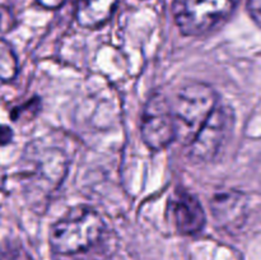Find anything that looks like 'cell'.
Returning a JSON list of instances; mask_svg holds the SVG:
<instances>
[{
  "mask_svg": "<svg viewBox=\"0 0 261 260\" xmlns=\"http://www.w3.org/2000/svg\"><path fill=\"white\" fill-rule=\"evenodd\" d=\"M218 103V94L209 84L190 82L181 87L171 102L177 138L189 144Z\"/></svg>",
  "mask_w": 261,
  "mask_h": 260,
  "instance_id": "obj_2",
  "label": "cell"
},
{
  "mask_svg": "<svg viewBox=\"0 0 261 260\" xmlns=\"http://www.w3.org/2000/svg\"><path fill=\"white\" fill-rule=\"evenodd\" d=\"M18 71V61L12 46L4 40H0V79L12 81Z\"/></svg>",
  "mask_w": 261,
  "mask_h": 260,
  "instance_id": "obj_10",
  "label": "cell"
},
{
  "mask_svg": "<svg viewBox=\"0 0 261 260\" xmlns=\"http://www.w3.org/2000/svg\"><path fill=\"white\" fill-rule=\"evenodd\" d=\"M41 109V99L37 98V97H33L30 101L23 103L22 106H18L15 109H13L12 114H10V117H12L13 121H17L18 119L24 116L25 114L31 115V116H35Z\"/></svg>",
  "mask_w": 261,
  "mask_h": 260,
  "instance_id": "obj_11",
  "label": "cell"
},
{
  "mask_svg": "<svg viewBox=\"0 0 261 260\" xmlns=\"http://www.w3.org/2000/svg\"><path fill=\"white\" fill-rule=\"evenodd\" d=\"M105 222L94 209L86 205L71 208L50 229L51 249L61 255L87 251L98 242Z\"/></svg>",
  "mask_w": 261,
  "mask_h": 260,
  "instance_id": "obj_1",
  "label": "cell"
},
{
  "mask_svg": "<svg viewBox=\"0 0 261 260\" xmlns=\"http://www.w3.org/2000/svg\"><path fill=\"white\" fill-rule=\"evenodd\" d=\"M15 24L13 13L7 7H0V32H8Z\"/></svg>",
  "mask_w": 261,
  "mask_h": 260,
  "instance_id": "obj_12",
  "label": "cell"
},
{
  "mask_svg": "<svg viewBox=\"0 0 261 260\" xmlns=\"http://www.w3.org/2000/svg\"><path fill=\"white\" fill-rule=\"evenodd\" d=\"M13 140V130L8 125L0 124V147L12 143Z\"/></svg>",
  "mask_w": 261,
  "mask_h": 260,
  "instance_id": "obj_14",
  "label": "cell"
},
{
  "mask_svg": "<svg viewBox=\"0 0 261 260\" xmlns=\"http://www.w3.org/2000/svg\"><path fill=\"white\" fill-rule=\"evenodd\" d=\"M117 0H79L75 10L76 22L84 28H97L111 18Z\"/></svg>",
  "mask_w": 261,
  "mask_h": 260,
  "instance_id": "obj_9",
  "label": "cell"
},
{
  "mask_svg": "<svg viewBox=\"0 0 261 260\" xmlns=\"http://www.w3.org/2000/svg\"><path fill=\"white\" fill-rule=\"evenodd\" d=\"M33 155L30 154V167L27 168V180L30 190L37 200L47 199L59 188L68 170L65 154L58 149H38L35 148Z\"/></svg>",
  "mask_w": 261,
  "mask_h": 260,
  "instance_id": "obj_5",
  "label": "cell"
},
{
  "mask_svg": "<svg viewBox=\"0 0 261 260\" xmlns=\"http://www.w3.org/2000/svg\"><path fill=\"white\" fill-rule=\"evenodd\" d=\"M211 209L214 219L223 227L234 226L242 221L246 203L242 194L233 190L219 191L211 200Z\"/></svg>",
  "mask_w": 261,
  "mask_h": 260,
  "instance_id": "obj_8",
  "label": "cell"
},
{
  "mask_svg": "<svg viewBox=\"0 0 261 260\" xmlns=\"http://www.w3.org/2000/svg\"><path fill=\"white\" fill-rule=\"evenodd\" d=\"M140 134L149 149L162 150L177 139L175 117L171 102L165 94H152L145 103L142 115Z\"/></svg>",
  "mask_w": 261,
  "mask_h": 260,
  "instance_id": "obj_4",
  "label": "cell"
},
{
  "mask_svg": "<svg viewBox=\"0 0 261 260\" xmlns=\"http://www.w3.org/2000/svg\"><path fill=\"white\" fill-rule=\"evenodd\" d=\"M247 8H249L252 19L261 27V0H249Z\"/></svg>",
  "mask_w": 261,
  "mask_h": 260,
  "instance_id": "obj_13",
  "label": "cell"
},
{
  "mask_svg": "<svg viewBox=\"0 0 261 260\" xmlns=\"http://www.w3.org/2000/svg\"><path fill=\"white\" fill-rule=\"evenodd\" d=\"M64 2L65 0H37L38 4L46 9H58L64 4Z\"/></svg>",
  "mask_w": 261,
  "mask_h": 260,
  "instance_id": "obj_15",
  "label": "cell"
},
{
  "mask_svg": "<svg viewBox=\"0 0 261 260\" xmlns=\"http://www.w3.org/2000/svg\"><path fill=\"white\" fill-rule=\"evenodd\" d=\"M240 0H175V22L185 36H201L226 20Z\"/></svg>",
  "mask_w": 261,
  "mask_h": 260,
  "instance_id": "obj_3",
  "label": "cell"
},
{
  "mask_svg": "<svg viewBox=\"0 0 261 260\" xmlns=\"http://www.w3.org/2000/svg\"><path fill=\"white\" fill-rule=\"evenodd\" d=\"M171 217L176 228L182 235H195L201 231L206 217L200 201L190 191L177 190L170 199Z\"/></svg>",
  "mask_w": 261,
  "mask_h": 260,
  "instance_id": "obj_7",
  "label": "cell"
},
{
  "mask_svg": "<svg viewBox=\"0 0 261 260\" xmlns=\"http://www.w3.org/2000/svg\"><path fill=\"white\" fill-rule=\"evenodd\" d=\"M233 121L232 110L226 105L218 103L208 120L188 144L189 155L193 160L203 162L213 160L231 135Z\"/></svg>",
  "mask_w": 261,
  "mask_h": 260,
  "instance_id": "obj_6",
  "label": "cell"
}]
</instances>
